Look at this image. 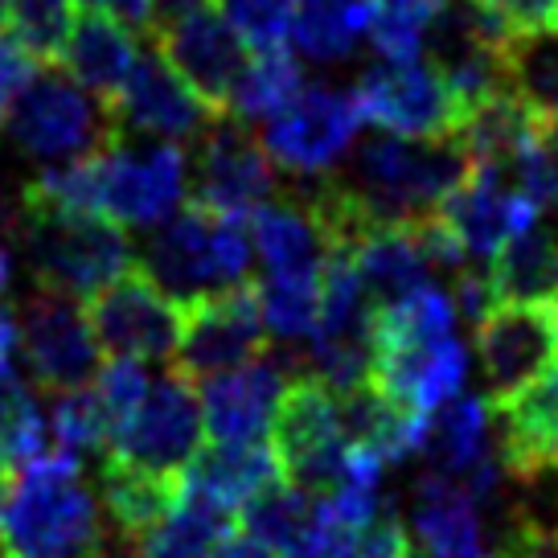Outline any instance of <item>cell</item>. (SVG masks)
I'll return each mask as SVG.
<instances>
[{
	"instance_id": "1",
	"label": "cell",
	"mask_w": 558,
	"mask_h": 558,
	"mask_svg": "<svg viewBox=\"0 0 558 558\" xmlns=\"http://www.w3.org/2000/svg\"><path fill=\"white\" fill-rule=\"evenodd\" d=\"M456 304L444 288H423L374 320V374L369 383L386 399L427 418L444 402L464 395L469 349L456 337Z\"/></svg>"
},
{
	"instance_id": "2",
	"label": "cell",
	"mask_w": 558,
	"mask_h": 558,
	"mask_svg": "<svg viewBox=\"0 0 558 558\" xmlns=\"http://www.w3.org/2000/svg\"><path fill=\"white\" fill-rule=\"evenodd\" d=\"M469 173L472 157L460 136L402 140L378 132L353 148L349 173L341 181L374 227H390L436 218L439 206L469 181Z\"/></svg>"
},
{
	"instance_id": "3",
	"label": "cell",
	"mask_w": 558,
	"mask_h": 558,
	"mask_svg": "<svg viewBox=\"0 0 558 558\" xmlns=\"http://www.w3.org/2000/svg\"><path fill=\"white\" fill-rule=\"evenodd\" d=\"M0 558H104L99 506L74 456L46 452L21 469L0 525Z\"/></svg>"
},
{
	"instance_id": "4",
	"label": "cell",
	"mask_w": 558,
	"mask_h": 558,
	"mask_svg": "<svg viewBox=\"0 0 558 558\" xmlns=\"http://www.w3.org/2000/svg\"><path fill=\"white\" fill-rule=\"evenodd\" d=\"M251 251L255 246L243 222L190 202L148 239L136 267L165 296H173L177 304H193L214 292L251 283Z\"/></svg>"
},
{
	"instance_id": "5",
	"label": "cell",
	"mask_w": 558,
	"mask_h": 558,
	"mask_svg": "<svg viewBox=\"0 0 558 558\" xmlns=\"http://www.w3.org/2000/svg\"><path fill=\"white\" fill-rule=\"evenodd\" d=\"M21 243L37 288L87 300L136 267V251L120 227L99 214H62L21 202Z\"/></svg>"
},
{
	"instance_id": "6",
	"label": "cell",
	"mask_w": 558,
	"mask_h": 558,
	"mask_svg": "<svg viewBox=\"0 0 558 558\" xmlns=\"http://www.w3.org/2000/svg\"><path fill=\"white\" fill-rule=\"evenodd\" d=\"M271 448L279 456L283 481L296 485L300 493L329 497L345 485L349 469H353V452H349V439L341 432L337 390H329L313 374L292 378L276 411Z\"/></svg>"
},
{
	"instance_id": "7",
	"label": "cell",
	"mask_w": 558,
	"mask_h": 558,
	"mask_svg": "<svg viewBox=\"0 0 558 558\" xmlns=\"http://www.w3.org/2000/svg\"><path fill=\"white\" fill-rule=\"evenodd\" d=\"M185 197V153L177 144L111 140L95 153V214L111 227H165Z\"/></svg>"
},
{
	"instance_id": "8",
	"label": "cell",
	"mask_w": 558,
	"mask_h": 558,
	"mask_svg": "<svg viewBox=\"0 0 558 558\" xmlns=\"http://www.w3.org/2000/svg\"><path fill=\"white\" fill-rule=\"evenodd\" d=\"M83 313L99 353H107L111 362H136V366L169 357L185 325V304L165 296L140 267L123 271L120 279H111L107 288L83 300Z\"/></svg>"
},
{
	"instance_id": "9",
	"label": "cell",
	"mask_w": 558,
	"mask_h": 558,
	"mask_svg": "<svg viewBox=\"0 0 558 558\" xmlns=\"http://www.w3.org/2000/svg\"><path fill=\"white\" fill-rule=\"evenodd\" d=\"M4 128L25 157L66 160V165L95 157L99 148H107L120 136L107 120V111H99L87 99V90L58 70L37 74V83L21 95V104L13 107Z\"/></svg>"
},
{
	"instance_id": "10",
	"label": "cell",
	"mask_w": 558,
	"mask_h": 558,
	"mask_svg": "<svg viewBox=\"0 0 558 558\" xmlns=\"http://www.w3.org/2000/svg\"><path fill=\"white\" fill-rule=\"evenodd\" d=\"M357 128H362V111L353 90L304 83V90L276 120L263 123V148L288 173L320 177L341 165V157L357 140Z\"/></svg>"
},
{
	"instance_id": "11",
	"label": "cell",
	"mask_w": 558,
	"mask_h": 558,
	"mask_svg": "<svg viewBox=\"0 0 558 558\" xmlns=\"http://www.w3.org/2000/svg\"><path fill=\"white\" fill-rule=\"evenodd\" d=\"M202 432H206L202 399H197L190 378H181L173 369L157 386H148L140 411L120 432L107 460L153 472L165 481H181L193 464V456L202 452Z\"/></svg>"
},
{
	"instance_id": "12",
	"label": "cell",
	"mask_w": 558,
	"mask_h": 558,
	"mask_svg": "<svg viewBox=\"0 0 558 558\" xmlns=\"http://www.w3.org/2000/svg\"><path fill=\"white\" fill-rule=\"evenodd\" d=\"M267 349L259 288H227L185 304V325L177 341V374L190 383H206L218 374L251 366Z\"/></svg>"
},
{
	"instance_id": "13",
	"label": "cell",
	"mask_w": 558,
	"mask_h": 558,
	"mask_svg": "<svg viewBox=\"0 0 558 558\" xmlns=\"http://www.w3.org/2000/svg\"><path fill=\"white\" fill-rule=\"evenodd\" d=\"M362 120L402 140H452L464 107L452 87L423 62H378L353 87Z\"/></svg>"
},
{
	"instance_id": "14",
	"label": "cell",
	"mask_w": 558,
	"mask_h": 558,
	"mask_svg": "<svg viewBox=\"0 0 558 558\" xmlns=\"http://www.w3.org/2000/svg\"><path fill=\"white\" fill-rule=\"evenodd\" d=\"M276 193L279 173L263 140L251 136L246 123L234 116L214 123L193 157V202L243 222L255 218L267 202H276Z\"/></svg>"
},
{
	"instance_id": "15",
	"label": "cell",
	"mask_w": 558,
	"mask_h": 558,
	"mask_svg": "<svg viewBox=\"0 0 558 558\" xmlns=\"http://www.w3.org/2000/svg\"><path fill=\"white\" fill-rule=\"evenodd\" d=\"M21 349L34 383L50 395L87 390L99 378V345L90 337L87 313L74 296L37 288L17 316Z\"/></svg>"
},
{
	"instance_id": "16",
	"label": "cell",
	"mask_w": 558,
	"mask_h": 558,
	"mask_svg": "<svg viewBox=\"0 0 558 558\" xmlns=\"http://www.w3.org/2000/svg\"><path fill=\"white\" fill-rule=\"evenodd\" d=\"M476 357H481L488 411H497L509 399H518L558 357V308L497 304L476 325Z\"/></svg>"
},
{
	"instance_id": "17",
	"label": "cell",
	"mask_w": 558,
	"mask_h": 558,
	"mask_svg": "<svg viewBox=\"0 0 558 558\" xmlns=\"http://www.w3.org/2000/svg\"><path fill=\"white\" fill-rule=\"evenodd\" d=\"M157 53L177 70V78L214 111V116H230V99L246 70V41L230 29L222 13H193L173 25L153 29Z\"/></svg>"
},
{
	"instance_id": "18",
	"label": "cell",
	"mask_w": 558,
	"mask_h": 558,
	"mask_svg": "<svg viewBox=\"0 0 558 558\" xmlns=\"http://www.w3.org/2000/svg\"><path fill=\"white\" fill-rule=\"evenodd\" d=\"M436 218L464 251V259L493 263L518 234L538 222V209L513 190V181L501 169L472 165L469 181L439 206Z\"/></svg>"
},
{
	"instance_id": "19",
	"label": "cell",
	"mask_w": 558,
	"mask_h": 558,
	"mask_svg": "<svg viewBox=\"0 0 558 558\" xmlns=\"http://www.w3.org/2000/svg\"><path fill=\"white\" fill-rule=\"evenodd\" d=\"M107 120L116 132L128 128L140 136H157L160 144H177V140H202L222 116H214L160 53H144L116 95V104L107 107Z\"/></svg>"
},
{
	"instance_id": "20",
	"label": "cell",
	"mask_w": 558,
	"mask_h": 558,
	"mask_svg": "<svg viewBox=\"0 0 558 558\" xmlns=\"http://www.w3.org/2000/svg\"><path fill=\"white\" fill-rule=\"evenodd\" d=\"M296 357H255L251 366L206 378L197 399L206 415V432L214 444H267L276 427V411L288 386Z\"/></svg>"
},
{
	"instance_id": "21",
	"label": "cell",
	"mask_w": 558,
	"mask_h": 558,
	"mask_svg": "<svg viewBox=\"0 0 558 558\" xmlns=\"http://www.w3.org/2000/svg\"><path fill=\"white\" fill-rule=\"evenodd\" d=\"M497 444L506 472L518 481H538L558 469V357L518 399L497 407Z\"/></svg>"
},
{
	"instance_id": "22",
	"label": "cell",
	"mask_w": 558,
	"mask_h": 558,
	"mask_svg": "<svg viewBox=\"0 0 558 558\" xmlns=\"http://www.w3.org/2000/svg\"><path fill=\"white\" fill-rule=\"evenodd\" d=\"M251 246L267 279H320L329 259V239L304 193L267 202L251 218Z\"/></svg>"
},
{
	"instance_id": "23",
	"label": "cell",
	"mask_w": 558,
	"mask_h": 558,
	"mask_svg": "<svg viewBox=\"0 0 558 558\" xmlns=\"http://www.w3.org/2000/svg\"><path fill=\"white\" fill-rule=\"evenodd\" d=\"M411 525L427 558H488L481 506L472 501L469 488L448 476H436V472L418 476Z\"/></svg>"
},
{
	"instance_id": "24",
	"label": "cell",
	"mask_w": 558,
	"mask_h": 558,
	"mask_svg": "<svg viewBox=\"0 0 558 558\" xmlns=\"http://www.w3.org/2000/svg\"><path fill=\"white\" fill-rule=\"evenodd\" d=\"M136 62V37H132V29H123L120 21L104 17V13H83L74 21L62 66H66V78H74L78 87L90 90L104 104V111L116 104V95L123 90Z\"/></svg>"
},
{
	"instance_id": "25",
	"label": "cell",
	"mask_w": 558,
	"mask_h": 558,
	"mask_svg": "<svg viewBox=\"0 0 558 558\" xmlns=\"http://www.w3.org/2000/svg\"><path fill=\"white\" fill-rule=\"evenodd\" d=\"M239 513L209 497L202 488L181 485L177 509L140 542L136 558H214L227 542H234Z\"/></svg>"
},
{
	"instance_id": "26",
	"label": "cell",
	"mask_w": 558,
	"mask_h": 558,
	"mask_svg": "<svg viewBox=\"0 0 558 558\" xmlns=\"http://www.w3.org/2000/svg\"><path fill=\"white\" fill-rule=\"evenodd\" d=\"M279 481H283V469L271 444H209L193 456V464L181 476V485L202 488L234 513Z\"/></svg>"
},
{
	"instance_id": "27",
	"label": "cell",
	"mask_w": 558,
	"mask_h": 558,
	"mask_svg": "<svg viewBox=\"0 0 558 558\" xmlns=\"http://www.w3.org/2000/svg\"><path fill=\"white\" fill-rule=\"evenodd\" d=\"M497 304H546L558 308V230L534 227L485 267Z\"/></svg>"
},
{
	"instance_id": "28",
	"label": "cell",
	"mask_w": 558,
	"mask_h": 558,
	"mask_svg": "<svg viewBox=\"0 0 558 558\" xmlns=\"http://www.w3.org/2000/svg\"><path fill=\"white\" fill-rule=\"evenodd\" d=\"M99 488H104V509L120 542L136 546L157 530L169 513L177 509V497H181V481H165V476H153V472L128 469V464H116V460H104V472H99Z\"/></svg>"
},
{
	"instance_id": "29",
	"label": "cell",
	"mask_w": 558,
	"mask_h": 558,
	"mask_svg": "<svg viewBox=\"0 0 558 558\" xmlns=\"http://www.w3.org/2000/svg\"><path fill=\"white\" fill-rule=\"evenodd\" d=\"M378 13V0H296L292 41L313 62H341L357 50Z\"/></svg>"
},
{
	"instance_id": "30",
	"label": "cell",
	"mask_w": 558,
	"mask_h": 558,
	"mask_svg": "<svg viewBox=\"0 0 558 558\" xmlns=\"http://www.w3.org/2000/svg\"><path fill=\"white\" fill-rule=\"evenodd\" d=\"M313 513L316 497L300 493L288 481H279V485L263 488L259 497H251L239 509V530H243V538L276 550L279 558H292L296 546L304 542V534H308V525H313Z\"/></svg>"
},
{
	"instance_id": "31",
	"label": "cell",
	"mask_w": 558,
	"mask_h": 558,
	"mask_svg": "<svg viewBox=\"0 0 558 558\" xmlns=\"http://www.w3.org/2000/svg\"><path fill=\"white\" fill-rule=\"evenodd\" d=\"M304 90V70L288 50L255 53L230 99V116L239 123H267Z\"/></svg>"
},
{
	"instance_id": "32",
	"label": "cell",
	"mask_w": 558,
	"mask_h": 558,
	"mask_svg": "<svg viewBox=\"0 0 558 558\" xmlns=\"http://www.w3.org/2000/svg\"><path fill=\"white\" fill-rule=\"evenodd\" d=\"M506 87L542 123L558 120V29L513 37L506 50Z\"/></svg>"
},
{
	"instance_id": "33",
	"label": "cell",
	"mask_w": 558,
	"mask_h": 558,
	"mask_svg": "<svg viewBox=\"0 0 558 558\" xmlns=\"http://www.w3.org/2000/svg\"><path fill=\"white\" fill-rule=\"evenodd\" d=\"M37 456H46V415L17 366L0 369V464L29 469Z\"/></svg>"
},
{
	"instance_id": "34",
	"label": "cell",
	"mask_w": 558,
	"mask_h": 558,
	"mask_svg": "<svg viewBox=\"0 0 558 558\" xmlns=\"http://www.w3.org/2000/svg\"><path fill=\"white\" fill-rule=\"evenodd\" d=\"M259 308L267 337L283 345L313 341L316 320H320V279H263Z\"/></svg>"
},
{
	"instance_id": "35",
	"label": "cell",
	"mask_w": 558,
	"mask_h": 558,
	"mask_svg": "<svg viewBox=\"0 0 558 558\" xmlns=\"http://www.w3.org/2000/svg\"><path fill=\"white\" fill-rule=\"evenodd\" d=\"M4 21H9V34L41 66H62V53L78 17H74V0H13Z\"/></svg>"
},
{
	"instance_id": "36",
	"label": "cell",
	"mask_w": 558,
	"mask_h": 558,
	"mask_svg": "<svg viewBox=\"0 0 558 558\" xmlns=\"http://www.w3.org/2000/svg\"><path fill=\"white\" fill-rule=\"evenodd\" d=\"M436 13L439 0H383L369 25V41L383 62H418Z\"/></svg>"
},
{
	"instance_id": "37",
	"label": "cell",
	"mask_w": 558,
	"mask_h": 558,
	"mask_svg": "<svg viewBox=\"0 0 558 558\" xmlns=\"http://www.w3.org/2000/svg\"><path fill=\"white\" fill-rule=\"evenodd\" d=\"M218 9H222V21L255 53L283 50L292 37L296 0H218Z\"/></svg>"
},
{
	"instance_id": "38",
	"label": "cell",
	"mask_w": 558,
	"mask_h": 558,
	"mask_svg": "<svg viewBox=\"0 0 558 558\" xmlns=\"http://www.w3.org/2000/svg\"><path fill=\"white\" fill-rule=\"evenodd\" d=\"M90 395L104 411L111 439H120V432L132 423V415L140 411V402L148 395V374L136 362H111L107 369H99V378L90 383ZM116 448V444H111Z\"/></svg>"
},
{
	"instance_id": "39",
	"label": "cell",
	"mask_w": 558,
	"mask_h": 558,
	"mask_svg": "<svg viewBox=\"0 0 558 558\" xmlns=\"http://www.w3.org/2000/svg\"><path fill=\"white\" fill-rule=\"evenodd\" d=\"M37 74H41V62L21 46L17 37L0 29V128L9 123L21 95L37 83Z\"/></svg>"
},
{
	"instance_id": "40",
	"label": "cell",
	"mask_w": 558,
	"mask_h": 558,
	"mask_svg": "<svg viewBox=\"0 0 558 558\" xmlns=\"http://www.w3.org/2000/svg\"><path fill=\"white\" fill-rule=\"evenodd\" d=\"M497 21L509 37H534L558 29V0H472Z\"/></svg>"
},
{
	"instance_id": "41",
	"label": "cell",
	"mask_w": 558,
	"mask_h": 558,
	"mask_svg": "<svg viewBox=\"0 0 558 558\" xmlns=\"http://www.w3.org/2000/svg\"><path fill=\"white\" fill-rule=\"evenodd\" d=\"M501 558H558V530L534 522H513Z\"/></svg>"
},
{
	"instance_id": "42",
	"label": "cell",
	"mask_w": 558,
	"mask_h": 558,
	"mask_svg": "<svg viewBox=\"0 0 558 558\" xmlns=\"http://www.w3.org/2000/svg\"><path fill=\"white\" fill-rule=\"evenodd\" d=\"M87 4V13L120 21L123 29H153V0H78Z\"/></svg>"
},
{
	"instance_id": "43",
	"label": "cell",
	"mask_w": 558,
	"mask_h": 558,
	"mask_svg": "<svg viewBox=\"0 0 558 558\" xmlns=\"http://www.w3.org/2000/svg\"><path fill=\"white\" fill-rule=\"evenodd\" d=\"M209 0H153V29L160 25H173L181 17H193V13H206ZM148 29V34H153Z\"/></svg>"
},
{
	"instance_id": "44",
	"label": "cell",
	"mask_w": 558,
	"mask_h": 558,
	"mask_svg": "<svg viewBox=\"0 0 558 558\" xmlns=\"http://www.w3.org/2000/svg\"><path fill=\"white\" fill-rule=\"evenodd\" d=\"M21 345L17 313L9 304H0V369H13V353Z\"/></svg>"
},
{
	"instance_id": "45",
	"label": "cell",
	"mask_w": 558,
	"mask_h": 558,
	"mask_svg": "<svg viewBox=\"0 0 558 558\" xmlns=\"http://www.w3.org/2000/svg\"><path fill=\"white\" fill-rule=\"evenodd\" d=\"M214 558H279V555L276 550H267V546H259V542H251V538H234V542H227Z\"/></svg>"
},
{
	"instance_id": "46",
	"label": "cell",
	"mask_w": 558,
	"mask_h": 558,
	"mask_svg": "<svg viewBox=\"0 0 558 558\" xmlns=\"http://www.w3.org/2000/svg\"><path fill=\"white\" fill-rule=\"evenodd\" d=\"M9 283H13V255H9V246L0 239V300L9 292Z\"/></svg>"
},
{
	"instance_id": "47",
	"label": "cell",
	"mask_w": 558,
	"mask_h": 558,
	"mask_svg": "<svg viewBox=\"0 0 558 558\" xmlns=\"http://www.w3.org/2000/svg\"><path fill=\"white\" fill-rule=\"evenodd\" d=\"M9 4H13V0H0V21L9 17Z\"/></svg>"
},
{
	"instance_id": "48",
	"label": "cell",
	"mask_w": 558,
	"mask_h": 558,
	"mask_svg": "<svg viewBox=\"0 0 558 558\" xmlns=\"http://www.w3.org/2000/svg\"><path fill=\"white\" fill-rule=\"evenodd\" d=\"M0 476H9V469H4V464H0Z\"/></svg>"
},
{
	"instance_id": "49",
	"label": "cell",
	"mask_w": 558,
	"mask_h": 558,
	"mask_svg": "<svg viewBox=\"0 0 558 558\" xmlns=\"http://www.w3.org/2000/svg\"><path fill=\"white\" fill-rule=\"evenodd\" d=\"M378 4H383V0H378Z\"/></svg>"
}]
</instances>
